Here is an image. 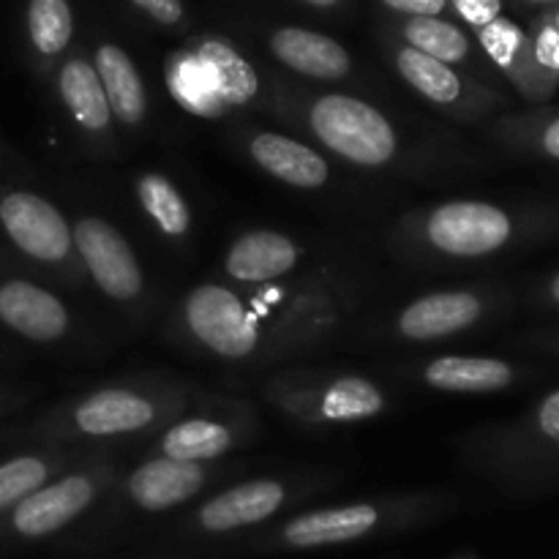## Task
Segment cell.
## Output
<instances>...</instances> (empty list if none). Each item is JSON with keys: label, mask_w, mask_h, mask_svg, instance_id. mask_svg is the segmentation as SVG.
Here are the masks:
<instances>
[{"label": "cell", "mask_w": 559, "mask_h": 559, "mask_svg": "<svg viewBox=\"0 0 559 559\" xmlns=\"http://www.w3.org/2000/svg\"><path fill=\"white\" fill-rule=\"evenodd\" d=\"M93 495H96V489H93V484L85 475H69V478L58 480L52 486H44V489H36L31 497H25L14 508L11 527L22 538L52 535L63 530L66 524L74 522L91 506Z\"/></svg>", "instance_id": "7"}, {"label": "cell", "mask_w": 559, "mask_h": 559, "mask_svg": "<svg viewBox=\"0 0 559 559\" xmlns=\"http://www.w3.org/2000/svg\"><path fill=\"white\" fill-rule=\"evenodd\" d=\"M429 240L453 257H486L506 249L516 235V222L489 202H448L429 216Z\"/></svg>", "instance_id": "2"}, {"label": "cell", "mask_w": 559, "mask_h": 559, "mask_svg": "<svg viewBox=\"0 0 559 559\" xmlns=\"http://www.w3.org/2000/svg\"><path fill=\"white\" fill-rule=\"evenodd\" d=\"M140 202L153 218H156L158 227L164 229L167 235H186L191 227V213L189 205L183 202V197L178 194L173 183H169L164 175H145L140 178Z\"/></svg>", "instance_id": "26"}, {"label": "cell", "mask_w": 559, "mask_h": 559, "mask_svg": "<svg viewBox=\"0 0 559 559\" xmlns=\"http://www.w3.org/2000/svg\"><path fill=\"white\" fill-rule=\"evenodd\" d=\"M557 347H559V344H557Z\"/></svg>", "instance_id": "39"}, {"label": "cell", "mask_w": 559, "mask_h": 559, "mask_svg": "<svg viewBox=\"0 0 559 559\" xmlns=\"http://www.w3.org/2000/svg\"><path fill=\"white\" fill-rule=\"evenodd\" d=\"M85 435H129L153 420V404L131 391H98L80 404L74 415Z\"/></svg>", "instance_id": "17"}, {"label": "cell", "mask_w": 559, "mask_h": 559, "mask_svg": "<svg viewBox=\"0 0 559 559\" xmlns=\"http://www.w3.org/2000/svg\"><path fill=\"white\" fill-rule=\"evenodd\" d=\"M402 33L409 47L440 60V63H462L469 55V38L464 36L462 27L437 20V16H413L404 22Z\"/></svg>", "instance_id": "23"}, {"label": "cell", "mask_w": 559, "mask_h": 559, "mask_svg": "<svg viewBox=\"0 0 559 559\" xmlns=\"http://www.w3.org/2000/svg\"><path fill=\"white\" fill-rule=\"evenodd\" d=\"M298 246L282 233H249L227 254V273L238 282H267L293 271Z\"/></svg>", "instance_id": "15"}, {"label": "cell", "mask_w": 559, "mask_h": 559, "mask_svg": "<svg viewBox=\"0 0 559 559\" xmlns=\"http://www.w3.org/2000/svg\"><path fill=\"white\" fill-rule=\"evenodd\" d=\"M251 156L273 178L284 180L298 189H320L328 180V164L317 151L304 142H295L282 134H257L251 140Z\"/></svg>", "instance_id": "14"}, {"label": "cell", "mask_w": 559, "mask_h": 559, "mask_svg": "<svg viewBox=\"0 0 559 559\" xmlns=\"http://www.w3.org/2000/svg\"><path fill=\"white\" fill-rule=\"evenodd\" d=\"M205 484V473L194 462H175V459H156L136 469L129 478V491L134 502L145 511H169L183 506Z\"/></svg>", "instance_id": "12"}, {"label": "cell", "mask_w": 559, "mask_h": 559, "mask_svg": "<svg viewBox=\"0 0 559 559\" xmlns=\"http://www.w3.org/2000/svg\"><path fill=\"white\" fill-rule=\"evenodd\" d=\"M524 442L533 451V462L549 467L559 478V388L540 399L533 409Z\"/></svg>", "instance_id": "27"}, {"label": "cell", "mask_w": 559, "mask_h": 559, "mask_svg": "<svg viewBox=\"0 0 559 559\" xmlns=\"http://www.w3.org/2000/svg\"><path fill=\"white\" fill-rule=\"evenodd\" d=\"M197 60L205 69L207 80H211L213 91L222 98L224 107H243L260 91V80H257V71L251 69L249 60L222 38L202 41L197 49Z\"/></svg>", "instance_id": "18"}, {"label": "cell", "mask_w": 559, "mask_h": 559, "mask_svg": "<svg viewBox=\"0 0 559 559\" xmlns=\"http://www.w3.org/2000/svg\"><path fill=\"white\" fill-rule=\"evenodd\" d=\"M530 3H559V0H530Z\"/></svg>", "instance_id": "38"}, {"label": "cell", "mask_w": 559, "mask_h": 559, "mask_svg": "<svg viewBox=\"0 0 559 559\" xmlns=\"http://www.w3.org/2000/svg\"><path fill=\"white\" fill-rule=\"evenodd\" d=\"M284 489L276 480H251L224 491L216 500L207 502L200 511V524L207 533H233V530L251 527L282 508Z\"/></svg>", "instance_id": "9"}, {"label": "cell", "mask_w": 559, "mask_h": 559, "mask_svg": "<svg viewBox=\"0 0 559 559\" xmlns=\"http://www.w3.org/2000/svg\"><path fill=\"white\" fill-rule=\"evenodd\" d=\"M0 320L33 342H55L69 328L66 306L47 289L20 278L0 287Z\"/></svg>", "instance_id": "8"}, {"label": "cell", "mask_w": 559, "mask_h": 559, "mask_svg": "<svg viewBox=\"0 0 559 559\" xmlns=\"http://www.w3.org/2000/svg\"><path fill=\"white\" fill-rule=\"evenodd\" d=\"M478 38L486 55L506 71L508 80L519 87V93L524 98H530V102H546V98H551L559 82L535 63L530 33H524L516 22L508 20V16H497L495 22L480 27Z\"/></svg>", "instance_id": "6"}, {"label": "cell", "mask_w": 559, "mask_h": 559, "mask_svg": "<svg viewBox=\"0 0 559 559\" xmlns=\"http://www.w3.org/2000/svg\"><path fill=\"white\" fill-rule=\"evenodd\" d=\"M0 224L16 249L33 260L58 262L74 243V235L58 207L31 191H14L0 202Z\"/></svg>", "instance_id": "5"}, {"label": "cell", "mask_w": 559, "mask_h": 559, "mask_svg": "<svg viewBox=\"0 0 559 559\" xmlns=\"http://www.w3.org/2000/svg\"><path fill=\"white\" fill-rule=\"evenodd\" d=\"M76 249L93 282L115 300H131L142 293V271L123 235L96 216L80 218L74 233Z\"/></svg>", "instance_id": "4"}, {"label": "cell", "mask_w": 559, "mask_h": 559, "mask_svg": "<svg viewBox=\"0 0 559 559\" xmlns=\"http://www.w3.org/2000/svg\"><path fill=\"white\" fill-rule=\"evenodd\" d=\"M551 22H555V25L559 27V5H557V11H555V14H551Z\"/></svg>", "instance_id": "37"}, {"label": "cell", "mask_w": 559, "mask_h": 559, "mask_svg": "<svg viewBox=\"0 0 559 559\" xmlns=\"http://www.w3.org/2000/svg\"><path fill=\"white\" fill-rule=\"evenodd\" d=\"M304 3H309V5H317V9H328V5H336L338 0H304Z\"/></svg>", "instance_id": "36"}, {"label": "cell", "mask_w": 559, "mask_h": 559, "mask_svg": "<svg viewBox=\"0 0 559 559\" xmlns=\"http://www.w3.org/2000/svg\"><path fill=\"white\" fill-rule=\"evenodd\" d=\"M484 314V300L473 293H437L429 298H420L404 309L399 328L404 336L415 342H429V338L451 336L475 325Z\"/></svg>", "instance_id": "10"}, {"label": "cell", "mask_w": 559, "mask_h": 559, "mask_svg": "<svg viewBox=\"0 0 559 559\" xmlns=\"http://www.w3.org/2000/svg\"><path fill=\"white\" fill-rule=\"evenodd\" d=\"M74 33L69 0H31L27 3V36L38 55H60Z\"/></svg>", "instance_id": "24"}, {"label": "cell", "mask_w": 559, "mask_h": 559, "mask_svg": "<svg viewBox=\"0 0 559 559\" xmlns=\"http://www.w3.org/2000/svg\"><path fill=\"white\" fill-rule=\"evenodd\" d=\"M191 333L224 358H246L260 344V328L243 300L229 289L205 284L186 298Z\"/></svg>", "instance_id": "3"}, {"label": "cell", "mask_w": 559, "mask_h": 559, "mask_svg": "<svg viewBox=\"0 0 559 559\" xmlns=\"http://www.w3.org/2000/svg\"><path fill=\"white\" fill-rule=\"evenodd\" d=\"M271 52L289 69L317 80H342L349 74L347 49L331 36L306 27H282L273 33Z\"/></svg>", "instance_id": "13"}, {"label": "cell", "mask_w": 559, "mask_h": 559, "mask_svg": "<svg viewBox=\"0 0 559 559\" xmlns=\"http://www.w3.org/2000/svg\"><path fill=\"white\" fill-rule=\"evenodd\" d=\"M311 129L338 156L364 167L388 164L396 153V134L385 115L353 96H322L311 107Z\"/></svg>", "instance_id": "1"}, {"label": "cell", "mask_w": 559, "mask_h": 559, "mask_svg": "<svg viewBox=\"0 0 559 559\" xmlns=\"http://www.w3.org/2000/svg\"><path fill=\"white\" fill-rule=\"evenodd\" d=\"M58 85L66 107L71 109V115H74L85 129H107L109 118H112V109H109L107 93H104V85L102 80H98L96 69H93L87 60H69V63L60 69Z\"/></svg>", "instance_id": "20"}, {"label": "cell", "mask_w": 559, "mask_h": 559, "mask_svg": "<svg viewBox=\"0 0 559 559\" xmlns=\"http://www.w3.org/2000/svg\"><path fill=\"white\" fill-rule=\"evenodd\" d=\"M380 522V513L371 506L331 508V511L306 513L293 519L284 527L282 540L293 549H317V546H336L369 535Z\"/></svg>", "instance_id": "11"}, {"label": "cell", "mask_w": 559, "mask_h": 559, "mask_svg": "<svg viewBox=\"0 0 559 559\" xmlns=\"http://www.w3.org/2000/svg\"><path fill=\"white\" fill-rule=\"evenodd\" d=\"M169 82H173V91L191 112L197 115H222L224 104L222 98L213 91L211 80H207L205 69L200 66L197 58H180L178 63L173 66V74H169Z\"/></svg>", "instance_id": "28"}, {"label": "cell", "mask_w": 559, "mask_h": 559, "mask_svg": "<svg viewBox=\"0 0 559 559\" xmlns=\"http://www.w3.org/2000/svg\"><path fill=\"white\" fill-rule=\"evenodd\" d=\"M44 478H47V467L33 456H20L0 464V511L20 506L44 484Z\"/></svg>", "instance_id": "29"}, {"label": "cell", "mask_w": 559, "mask_h": 559, "mask_svg": "<svg viewBox=\"0 0 559 559\" xmlns=\"http://www.w3.org/2000/svg\"><path fill=\"white\" fill-rule=\"evenodd\" d=\"M451 3L456 14L478 31L495 22L497 16H502V0H451Z\"/></svg>", "instance_id": "32"}, {"label": "cell", "mask_w": 559, "mask_h": 559, "mask_svg": "<svg viewBox=\"0 0 559 559\" xmlns=\"http://www.w3.org/2000/svg\"><path fill=\"white\" fill-rule=\"evenodd\" d=\"M131 3L140 5L145 14H151L162 25H175V22L183 20V3L180 0H131Z\"/></svg>", "instance_id": "33"}, {"label": "cell", "mask_w": 559, "mask_h": 559, "mask_svg": "<svg viewBox=\"0 0 559 559\" xmlns=\"http://www.w3.org/2000/svg\"><path fill=\"white\" fill-rule=\"evenodd\" d=\"M396 63L404 80H407L415 91L424 93L429 102L445 104V107L462 102L464 80L448 63H440V60L429 58V55L418 52V49L413 47H404L402 52H399Z\"/></svg>", "instance_id": "21"}, {"label": "cell", "mask_w": 559, "mask_h": 559, "mask_svg": "<svg viewBox=\"0 0 559 559\" xmlns=\"http://www.w3.org/2000/svg\"><path fill=\"white\" fill-rule=\"evenodd\" d=\"M426 382L448 393H497L516 380V369L497 358H437L426 366Z\"/></svg>", "instance_id": "16"}, {"label": "cell", "mask_w": 559, "mask_h": 559, "mask_svg": "<svg viewBox=\"0 0 559 559\" xmlns=\"http://www.w3.org/2000/svg\"><path fill=\"white\" fill-rule=\"evenodd\" d=\"M96 74L107 93L109 109L123 123H140L145 115V87L129 55L115 44H102L96 52Z\"/></svg>", "instance_id": "19"}, {"label": "cell", "mask_w": 559, "mask_h": 559, "mask_svg": "<svg viewBox=\"0 0 559 559\" xmlns=\"http://www.w3.org/2000/svg\"><path fill=\"white\" fill-rule=\"evenodd\" d=\"M385 407L380 388L360 377H344L333 382L320 402V415L328 420H366Z\"/></svg>", "instance_id": "25"}, {"label": "cell", "mask_w": 559, "mask_h": 559, "mask_svg": "<svg viewBox=\"0 0 559 559\" xmlns=\"http://www.w3.org/2000/svg\"><path fill=\"white\" fill-rule=\"evenodd\" d=\"M382 3L409 16H440L448 9V0H382Z\"/></svg>", "instance_id": "34"}, {"label": "cell", "mask_w": 559, "mask_h": 559, "mask_svg": "<svg viewBox=\"0 0 559 559\" xmlns=\"http://www.w3.org/2000/svg\"><path fill=\"white\" fill-rule=\"evenodd\" d=\"M233 445V435L227 426L216 420H186L164 435L162 451L175 462H202V459H218Z\"/></svg>", "instance_id": "22"}, {"label": "cell", "mask_w": 559, "mask_h": 559, "mask_svg": "<svg viewBox=\"0 0 559 559\" xmlns=\"http://www.w3.org/2000/svg\"><path fill=\"white\" fill-rule=\"evenodd\" d=\"M530 44H533L535 63L559 82V27L551 20H544L530 36Z\"/></svg>", "instance_id": "30"}, {"label": "cell", "mask_w": 559, "mask_h": 559, "mask_svg": "<svg viewBox=\"0 0 559 559\" xmlns=\"http://www.w3.org/2000/svg\"><path fill=\"white\" fill-rule=\"evenodd\" d=\"M546 300L559 309V271L549 278V282H546Z\"/></svg>", "instance_id": "35"}, {"label": "cell", "mask_w": 559, "mask_h": 559, "mask_svg": "<svg viewBox=\"0 0 559 559\" xmlns=\"http://www.w3.org/2000/svg\"><path fill=\"white\" fill-rule=\"evenodd\" d=\"M524 140L540 156L559 162V115H549V118H538L522 129Z\"/></svg>", "instance_id": "31"}]
</instances>
